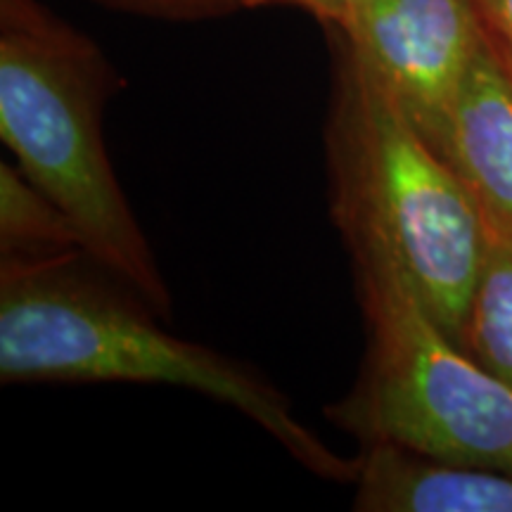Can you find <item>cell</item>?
I'll return each mask as SVG.
<instances>
[{
    "label": "cell",
    "instance_id": "8992f818",
    "mask_svg": "<svg viewBox=\"0 0 512 512\" xmlns=\"http://www.w3.org/2000/svg\"><path fill=\"white\" fill-rule=\"evenodd\" d=\"M439 155L470 192L486 230L512 247V74L491 34L467 72Z\"/></svg>",
    "mask_w": 512,
    "mask_h": 512
},
{
    "label": "cell",
    "instance_id": "52a82bcc",
    "mask_svg": "<svg viewBox=\"0 0 512 512\" xmlns=\"http://www.w3.org/2000/svg\"><path fill=\"white\" fill-rule=\"evenodd\" d=\"M358 512H512V475L366 446L356 456Z\"/></svg>",
    "mask_w": 512,
    "mask_h": 512
},
{
    "label": "cell",
    "instance_id": "ba28073f",
    "mask_svg": "<svg viewBox=\"0 0 512 512\" xmlns=\"http://www.w3.org/2000/svg\"><path fill=\"white\" fill-rule=\"evenodd\" d=\"M458 347L512 389V247L491 233Z\"/></svg>",
    "mask_w": 512,
    "mask_h": 512
},
{
    "label": "cell",
    "instance_id": "277c9868",
    "mask_svg": "<svg viewBox=\"0 0 512 512\" xmlns=\"http://www.w3.org/2000/svg\"><path fill=\"white\" fill-rule=\"evenodd\" d=\"M368 344L354 384L325 406L366 446L512 475V389L434 323L392 266L351 264Z\"/></svg>",
    "mask_w": 512,
    "mask_h": 512
},
{
    "label": "cell",
    "instance_id": "7a4b0ae2",
    "mask_svg": "<svg viewBox=\"0 0 512 512\" xmlns=\"http://www.w3.org/2000/svg\"><path fill=\"white\" fill-rule=\"evenodd\" d=\"M328 41L325 162L332 223L351 264L392 266L458 344L489 245L486 223L453 166L332 31Z\"/></svg>",
    "mask_w": 512,
    "mask_h": 512
},
{
    "label": "cell",
    "instance_id": "6da1fadb",
    "mask_svg": "<svg viewBox=\"0 0 512 512\" xmlns=\"http://www.w3.org/2000/svg\"><path fill=\"white\" fill-rule=\"evenodd\" d=\"M162 316L83 252L0 259V382L162 384L233 408L316 477L354 484L344 458L311 432L271 380L238 358L176 337Z\"/></svg>",
    "mask_w": 512,
    "mask_h": 512
},
{
    "label": "cell",
    "instance_id": "30bf717a",
    "mask_svg": "<svg viewBox=\"0 0 512 512\" xmlns=\"http://www.w3.org/2000/svg\"><path fill=\"white\" fill-rule=\"evenodd\" d=\"M93 3L128 15L169 19V22H200V19L259 8V0H93Z\"/></svg>",
    "mask_w": 512,
    "mask_h": 512
},
{
    "label": "cell",
    "instance_id": "9c48e42d",
    "mask_svg": "<svg viewBox=\"0 0 512 512\" xmlns=\"http://www.w3.org/2000/svg\"><path fill=\"white\" fill-rule=\"evenodd\" d=\"M83 252L69 216L19 166L0 164V259H50Z\"/></svg>",
    "mask_w": 512,
    "mask_h": 512
},
{
    "label": "cell",
    "instance_id": "5b68a950",
    "mask_svg": "<svg viewBox=\"0 0 512 512\" xmlns=\"http://www.w3.org/2000/svg\"><path fill=\"white\" fill-rule=\"evenodd\" d=\"M325 31L439 152L489 36L475 0H368Z\"/></svg>",
    "mask_w": 512,
    "mask_h": 512
},
{
    "label": "cell",
    "instance_id": "7c38bea8",
    "mask_svg": "<svg viewBox=\"0 0 512 512\" xmlns=\"http://www.w3.org/2000/svg\"><path fill=\"white\" fill-rule=\"evenodd\" d=\"M489 34L505 50H512V0H475Z\"/></svg>",
    "mask_w": 512,
    "mask_h": 512
},
{
    "label": "cell",
    "instance_id": "8fae6325",
    "mask_svg": "<svg viewBox=\"0 0 512 512\" xmlns=\"http://www.w3.org/2000/svg\"><path fill=\"white\" fill-rule=\"evenodd\" d=\"M368 0H259V8H294L302 10L306 15L316 17L323 27H330V24L342 22L349 12L361 8Z\"/></svg>",
    "mask_w": 512,
    "mask_h": 512
},
{
    "label": "cell",
    "instance_id": "4fadbf2b",
    "mask_svg": "<svg viewBox=\"0 0 512 512\" xmlns=\"http://www.w3.org/2000/svg\"><path fill=\"white\" fill-rule=\"evenodd\" d=\"M501 50H503V57H505V62H508V69L512 74V50H505V48H501Z\"/></svg>",
    "mask_w": 512,
    "mask_h": 512
},
{
    "label": "cell",
    "instance_id": "3957f363",
    "mask_svg": "<svg viewBox=\"0 0 512 512\" xmlns=\"http://www.w3.org/2000/svg\"><path fill=\"white\" fill-rule=\"evenodd\" d=\"M124 86L105 50L41 0H0V138L69 216L83 254L169 320L171 290L102 133Z\"/></svg>",
    "mask_w": 512,
    "mask_h": 512
}]
</instances>
